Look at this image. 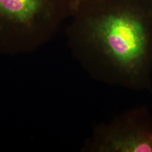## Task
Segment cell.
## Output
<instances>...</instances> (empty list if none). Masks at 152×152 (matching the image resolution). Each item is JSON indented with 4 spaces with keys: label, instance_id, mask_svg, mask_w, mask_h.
I'll return each instance as SVG.
<instances>
[{
    "label": "cell",
    "instance_id": "obj_1",
    "mask_svg": "<svg viewBox=\"0 0 152 152\" xmlns=\"http://www.w3.org/2000/svg\"><path fill=\"white\" fill-rule=\"evenodd\" d=\"M90 28L96 49L78 60L82 68L104 84L125 89L139 87L148 65V37L142 23L130 15H109Z\"/></svg>",
    "mask_w": 152,
    "mask_h": 152
},
{
    "label": "cell",
    "instance_id": "obj_3",
    "mask_svg": "<svg viewBox=\"0 0 152 152\" xmlns=\"http://www.w3.org/2000/svg\"><path fill=\"white\" fill-rule=\"evenodd\" d=\"M140 113L126 110L96 126L82 148L85 152H152V130Z\"/></svg>",
    "mask_w": 152,
    "mask_h": 152
},
{
    "label": "cell",
    "instance_id": "obj_2",
    "mask_svg": "<svg viewBox=\"0 0 152 152\" xmlns=\"http://www.w3.org/2000/svg\"><path fill=\"white\" fill-rule=\"evenodd\" d=\"M51 0H0V54L31 53L47 37Z\"/></svg>",
    "mask_w": 152,
    "mask_h": 152
}]
</instances>
